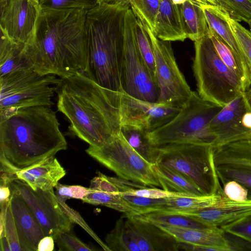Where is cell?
Wrapping results in <instances>:
<instances>
[{
    "label": "cell",
    "mask_w": 251,
    "mask_h": 251,
    "mask_svg": "<svg viewBox=\"0 0 251 251\" xmlns=\"http://www.w3.org/2000/svg\"><path fill=\"white\" fill-rule=\"evenodd\" d=\"M86 13L82 9L41 8L32 38L25 45L32 69L61 78L85 71Z\"/></svg>",
    "instance_id": "obj_1"
},
{
    "label": "cell",
    "mask_w": 251,
    "mask_h": 251,
    "mask_svg": "<svg viewBox=\"0 0 251 251\" xmlns=\"http://www.w3.org/2000/svg\"><path fill=\"white\" fill-rule=\"evenodd\" d=\"M51 106L0 110V162L15 173L67 148Z\"/></svg>",
    "instance_id": "obj_2"
},
{
    "label": "cell",
    "mask_w": 251,
    "mask_h": 251,
    "mask_svg": "<svg viewBox=\"0 0 251 251\" xmlns=\"http://www.w3.org/2000/svg\"><path fill=\"white\" fill-rule=\"evenodd\" d=\"M57 110L68 119L72 134L100 147L121 126L120 92L99 85L82 73L61 78L56 86Z\"/></svg>",
    "instance_id": "obj_3"
},
{
    "label": "cell",
    "mask_w": 251,
    "mask_h": 251,
    "mask_svg": "<svg viewBox=\"0 0 251 251\" xmlns=\"http://www.w3.org/2000/svg\"><path fill=\"white\" fill-rule=\"evenodd\" d=\"M129 8L100 4L87 10L86 76L101 86L122 92L121 68L125 47V16Z\"/></svg>",
    "instance_id": "obj_4"
},
{
    "label": "cell",
    "mask_w": 251,
    "mask_h": 251,
    "mask_svg": "<svg viewBox=\"0 0 251 251\" xmlns=\"http://www.w3.org/2000/svg\"><path fill=\"white\" fill-rule=\"evenodd\" d=\"M194 45L193 70L201 98L224 107L245 93L240 80L222 60L209 34Z\"/></svg>",
    "instance_id": "obj_5"
},
{
    "label": "cell",
    "mask_w": 251,
    "mask_h": 251,
    "mask_svg": "<svg viewBox=\"0 0 251 251\" xmlns=\"http://www.w3.org/2000/svg\"><path fill=\"white\" fill-rule=\"evenodd\" d=\"M223 107L203 99L192 91L177 114L166 124L148 132L149 138L154 146L187 143L213 147L215 139L209 126Z\"/></svg>",
    "instance_id": "obj_6"
},
{
    "label": "cell",
    "mask_w": 251,
    "mask_h": 251,
    "mask_svg": "<svg viewBox=\"0 0 251 251\" xmlns=\"http://www.w3.org/2000/svg\"><path fill=\"white\" fill-rule=\"evenodd\" d=\"M156 163L184 176L204 195H225L220 185L209 145L172 143L156 146Z\"/></svg>",
    "instance_id": "obj_7"
},
{
    "label": "cell",
    "mask_w": 251,
    "mask_h": 251,
    "mask_svg": "<svg viewBox=\"0 0 251 251\" xmlns=\"http://www.w3.org/2000/svg\"><path fill=\"white\" fill-rule=\"evenodd\" d=\"M60 81L55 75H43L26 69L0 77V110L53 105L52 98Z\"/></svg>",
    "instance_id": "obj_8"
},
{
    "label": "cell",
    "mask_w": 251,
    "mask_h": 251,
    "mask_svg": "<svg viewBox=\"0 0 251 251\" xmlns=\"http://www.w3.org/2000/svg\"><path fill=\"white\" fill-rule=\"evenodd\" d=\"M86 151L120 178L147 186L161 187L153 164L130 146L120 131L102 146H89Z\"/></svg>",
    "instance_id": "obj_9"
},
{
    "label": "cell",
    "mask_w": 251,
    "mask_h": 251,
    "mask_svg": "<svg viewBox=\"0 0 251 251\" xmlns=\"http://www.w3.org/2000/svg\"><path fill=\"white\" fill-rule=\"evenodd\" d=\"M136 17L130 8L126 13L125 47L121 68L122 92L142 100L157 102L160 90L153 75L143 59L137 45Z\"/></svg>",
    "instance_id": "obj_10"
},
{
    "label": "cell",
    "mask_w": 251,
    "mask_h": 251,
    "mask_svg": "<svg viewBox=\"0 0 251 251\" xmlns=\"http://www.w3.org/2000/svg\"><path fill=\"white\" fill-rule=\"evenodd\" d=\"M144 25L154 56L155 77L160 90L157 102L182 106L192 91L178 67L171 42L158 39L148 26Z\"/></svg>",
    "instance_id": "obj_11"
},
{
    "label": "cell",
    "mask_w": 251,
    "mask_h": 251,
    "mask_svg": "<svg viewBox=\"0 0 251 251\" xmlns=\"http://www.w3.org/2000/svg\"><path fill=\"white\" fill-rule=\"evenodd\" d=\"M38 221L45 236L53 238L62 231H70L73 222L63 211L53 189L33 190L23 181L12 182Z\"/></svg>",
    "instance_id": "obj_12"
},
{
    "label": "cell",
    "mask_w": 251,
    "mask_h": 251,
    "mask_svg": "<svg viewBox=\"0 0 251 251\" xmlns=\"http://www.w3.org/2000/svg\"><path fill=\"white\" fill-rule=\"evenodd\" d=\"M182 106L150 102L120 92L121 124L142 128L148 132L166 124L179 112Z\"/></svg>",
    "instance_id": "obj_13"
},
{
    "label": "cell",
    "mask_w": 251,
    "mask_h": 251,
    "mask_svg": "<svg viewBox=\"0 0 251 251\" xmlns=\"http://www.w3.org/2000/svg\"><path fill=\"white\" fill-rule=\"evenodd\" d=\"M40 10L39 0L0 1V31L14 42L27 44L32 38Z\"/></svg>",
    "instance_id": "obj_14"
},
{
    "label": "cell",
    "mask_w": 251,
    "mask_h": 251,
    "mask_svg": "<svg viewBox=\"0 0 251 251\" xmlns=\"http://www.w3.org/2000/svg\"><path fill=\"white\" fill-rule=\"evenodd\" d=\"M249 109L244 93L222 108L209 126L210 132L215 139L213 149L251 139V130L243 122L244 113Z\"/></svg>",
    "instance_id": "obj_15"
},
{
    "label": "cell",
    "mask_w": 251,
    "mask_h": 251,
    "mask_svg": "<svg viewBox=\"0 0 251 251\" xmlns=\"http://www.w3.org/2000/svg\"><path fill=\"white\" fill-rule=\"evenodd\" d=\"M127 229L140 251H178V241L139 214H124Z\"/></svg>",
    "instance_id": "obj_16"
},
{
    "label": "cell",
    "mask_w": 251,
    "mask_h": 251,
    "mask_svg": "<svg viewBox=\"0 0 251 251\" xmlns=\"http://www.w3.org/2000/svg\"><path fill=\"white\" fill-rule=\"evenodd\" d=\"M10 204L22 251H37L45 235L38 221L12 182Z\"/></svg>",
    "instance_id": "obj_17"
},
{
    "label": "cell",
    "mask_w": 251,
    "mask_h": 251,
    "mask_svg": "<svg viewBox=\"0 0 251 251\" xmlns=\"http://www.w3.org/2000/svg\"><path fill=\"white\" fill-rule=\"evenodd\" d=\"M175 214L188 216L209 227L221 228L251 215V199L237 201L226 197L220 206Z\"/></svg>",
    "instance_id": "obj_18"
},
{
    "label": "cell",
    "mask_w": 251,
    "mask_h": 251,
    "mask_svg": "<svg viewBox=\"0 0 251 251\" xmlns=\"http://www.w3.org/2000/svg\"><path fill=\"white\" fill-rule=\"evenodd\" d=\"M153 223L171 234L178 242L208 247L215 251H230L224 231L221 228H183L165 224Z\"/></svg>",
    "instance_id": "obj_19"
},
{
    "label": "cell",
    "mask_w": 251,
    "mask_h": 251,
    "mask_svg": "<svg viewBox=\"0 0 251 251\" xmlns=\"http://www.w3.org/2000/svg\"><path fill=\"white\" fill-rule=\"evenodd\" d=\"M153 33L163 41H184L187 38L181 4L160 0Z\"/></svg>",
    "instance_id": "obj_20"
},
{
    "label": "cell",
    "mask_w": 251,
    "mask_h": 251,
    "mask_svg": "<svg viewBox=\"0 0 251 251\" xmlns=\"http://www.w3.org/2000/svg\"><path fill=\"white\" fill-rule=\"evenodd\" d=\"M18 179L29 185L33 190L43 191L53 189L58 181L66 175V171L54 157L26 169L17 171Z\"/></svg>",
    "instance_id": "obj_21"
},
{
    "label": "cell",
    "mask_w": 251,
    "mask_h": 251,
    "mask_svg": "<svg viewBox=\"0 0 251 251\" xmlns=\"http://www.w3.org/2000/svg\"><path fill=\"white\" fill-rule=\"evenodd\" d=\"M202 7L209 27L226 43L243 70L251 77L244 52L231 27L228 13L219 6L204 5Z\"/></svg>",
    "instance_id": "obj_22"
},
{
    "label": "cell",
    "mask_w": 251,
    "mask_h": 251,
    "mask_svg": "<svg viewBox=\"0 0 251 251\" xmlns=\"http://www.w3.org/2000/svg\"><path fill=\"white\" fill-rule=\"evenodd\" d=\"M25 45L11 41L0 31V77L22 70L32 69L25 51Z\"/></svg>",
    "instance_id": "obj_23"
},
{
    "label": "cell",
    "mask_w": 251,
    "mask_h": 251,
    "mask_svg": "<svg viewBox=\"0 0 251 251\" xmlns=\"http://www.w3.org/2000/svg\"><path fill=\"white\" fill-rule=\"evenodd\" d=\"M226 197L220 194L195 197H176L166 198L167 202L158 212L175 214L201 210L222 205Z\"/></svg>",
    "instance_id": "obj_24"
},
{
    "label": "cell",
    "mask_w": 251,
    "mask_h": 251,
    "mask_svg": "<svg viewBox=\"0 0 251 251\" xmlns=\"http://www.w3.org/2000/svg\"><path fill=\"white\" fill-rule=\"evenodd\" d=\"M152 167L163 189L196 196L204 195L193 181L182 174L157 163Z\"/></svg>",
    "instance_id": "obj_25"
},
{
    "label": "cell",
    "mask_w": 251,
    "mask_h": 251,
    "mask_svg": "<svg viewBox=\"0 0 251 251\" xmlns=\"http://www.w3.org/2000/svg\"><path fill=\"white\" fill-rule=\"evenodd\" d=\"M181 8L187 38L195 42L208 34L209 25L202 6L186 0Z\"/></svg>",
    "instance_id": "obj_26"
},
{
    "label": "cell",
    "mask_w": 251,
    "mask_h": 251,
    "mask_svg": "<svg viewBox=\"0 0 251 251\" xmlns=\"http://www.w3.org/2000/svg\"><path fill=\"white\" fill-rule=\"evenodd\" d=\"M120 131L130 146L148 162L156 163V146H153L148 137V132L138 126L122 125Z\"/></svg>",
    "instance_id": "obj_27"
},
{
    "label": "cell",
    "mask_w": 251,
    "mask_h": 251,
    "mask_svg": "<svg viewBox=\"0 0 251 251\" xmlns=\"http://www.w3.org/2000/svg\"><path fill=\"white\" fill-rule=\"evenodd\" d=\"M209 35L222 60L240 80L245 91L251 87V77L243 70L232 50L212 28L209 27Z\"/></svg>",
    "instance_id": "obj_28"
},
{
    "label": "cell",
    "mask_w": 251,
    "mask_h": 251,
    "mask_svg": "<svg viewBox=\"0 0 251 251\" xmlns=\"http://www.w3.org/2000/svg\"><path fill=\"white\" fill-rule=\"evenodd\" d=\"M105 244L110 251H140L127 229L125 215L116 221L114 228L107 235Z\"/></svg>",
    "instance_id": "obj_29"
},
{
    "label": "cell",
    "mask_w": 251,
    "mask_h": 251,
    "mask_svg": "<svg viewBox=\"0 0 251 251\" xmlns=\"http://www.w3.org/2000/svg\"><path fill=\"white\" fill-rule=\"evenodd\" d=\"M81 200L93 205H104L125 214H141L139 210L131 206L120 195L92 190Z\"/></svg>",
    "instance_id": "obj_30"
},
{
    "label": "cell",
    "mask_w": 251,
    "mask_h": 251,
    "mask_svg": "<svg viewBox=\"0 0 251 251\" xmlns=\"http://www.w3.org/2000/svg\"><path fill=\"white\" fill-rule=\"evenodd\" d=\"M139 215L152 223L165 224L177 227L197 229L212 227L208 226L190 217L182 214L151 212Z\"/></svg>",
    "instance_id": "obj_31"
},
{
    "label": "cell",
    "mask_w": 251,
    "mask_h": 251,
    "mask_svg": "<svg viewBox=\"0 0 251 251\" xmlns=\"http://www.w3.org/2000/svg\"><path fill=\"white\" fill-rule=\"evenodd\" d=\"M215 167L223 184L229 180H235L248 189L249 199H251V167L232 165H216Z\"/></svg>",
    "instance_id": "obj_32"
},
{
    "label": "cell",
    "mask_w": 251,
    "mask_h": 251,
    "mask_svg": "<svg viewBox=\"0 0 251 251\" xmlns=\"http://www.w3.org/2000/svg\"><path fill=\"white\" fill-rule=\"evenodd\" d=\"M160 0H132L130 8L135 16L154 32Z\"/></svg>",
    "instance_id": "obj_33"
},
{
    "label": "cell",
    "mask_w": 251,
    "mask_h": 251,
    "mask_svg": "<svg viewBox=\"0 0 251 251\" xmlns=\"http://www.w3.org/2000/svg\"><path fill=\"white\" fill-rule=\"evenodd\" d=\"M135 31L137 45L140 53L150 71L155 76L154 56L151 41L143 24L136 17Z\"/></svg>",
    "instance_id": "obj_34"
},
{
    "label": "cell",
    "mask_w": 251,
    "mask_h": 251,
    "mask_svg": "<svg viewBox=\"0 0 251 251\" xmlns=\"http://www.w3.org/2000/svg\"><path fill=\"white\" fill-rule=\"evenodd\" d=\"M218 6L226 11L230 18L237 22L248 23L251 20V0H216Z\"/></svg>",
    "instance_id": "obj_35"
},
{
    "label": "cell",
    "mask_w": 251,
    "mask_h": 251,
    "mask_svg": "<svg viewBox=\"0 0 251 251\" xmlns=\"http://www.w3.org/2000/svg\"><path fill=\"white\" fill-rule=\"evenodd\" d=\"M4 236L9 243L11 251H22L11 210L10 200L7 205L4 225L0 227V237Z\"/></svg>",
    "instance_id": "obj_36"
},
{
    "label": "cell",
    "mask_w": 251,
    "mask_h": 251,
    "mask_svg": "<svg viewBox=\"0 0 251 251\" xmlns=\"http://www.w3.org/2000/svg\"><path fill=\"white\" fill-rule=\"evenodd\" d=\"M121 196L131 206L139 210L140 214L160 211L167 202L166 198L151 199L133 196Z\"/></svg>",
    "instance_id": "obj_37"
},
{
    "label": "cell",
    "mask_w": 251,
    "mask_h": 251,
    "mask_svg": "<svg viewBox=\"0 0 251 251\" xmlns=\"http://www.w3.org/2000/svg\"><path fill=\"white\" fill-rule=\"evenodd\" d=\"M59 251H92L95 250L82 242L70 231H62L53 238Z\"/></svg>",
    "instance_id": "obj_38"
},
{
    "label": "cell",
    "mask_w": 251,
    "mask_h": 251,
    "mask_svg": "<svg viewBox=\"0 0 251 251\" xmlns=\"http://www.w3.org/2000/svg\"><path fill=\"white\" fill-rule=\"evenodd\" d=\"M120 195L146 197L151 199H164L176 197H195L192 195L160 189L142 184L139 188L130 190Z\"/></svg>",
    "instance_id": "obj_39"
},
{
    "label": "cell",
    "mask_w": 251,
    "mask_h": 251,
    "mask_svg": "<svg viewBox=\"0 0 251 251\" xmlns=\"http://www.w3.org/2000/svg\"><path fill=\"white\" fill-rule=\"evenodd\" d=\"M41 8L53 9H82L89 10L98 4L96 0H39Z\"/></svg>",
    "instance_id": "obj_40"
},
{
    "label": "cell",
    "mask_w": 251,
    "mask_h": 251,
    "mask_svg": "<svg viewBox=\"0 0 251 251\" xmlns=\"http://www.w3.org/2000/svg\"><path fill=\"white\" fill-rule=\"evenodd\" d=\"M54 194L58 202H65L70 199L82 200L86 195L91 192L89 188L81 185H68L59 182L54 187Z\"/></svg>",
    "instance_id": "obj_41"
},
{
    "label": "cell",
    "mask_w": 251,
    "mask_h": 251,
    "mask_svg": "<svg viewBox=\"0 0 251 251\" xmlns=\"http://www.w3.org/2000/svg\"><path fill=\"white\" fill-rule=\"evenodd\" d=\"M229 22L244 52L251 74V33L239 22L231 18Z\"/></svg>",
    "instance_id": "obj_42"
},
{
    "label": "cell",
    "mask_w": 251,
    "mask_h": 251,
    "mask_svg": "<svg viewBox=\"0 0 251 251\" xmlns=\"http://www.w3.org/2000/svg\"><path fill=\"white\" fill-rule=\"evenodd\" d=\"M227 233L251 243V215L221 228Z\"/></svg>",
    "instance_id": "obj_43"
},
{
    "label": "cell",
    "mask_w": 251,
    "mask_h": 251,
    "mask_svg": "<svg viewBox=\"0 0 251 251\" xmlns=\"http://www.w3.org/2000/svg\"><path fill=\"white\" fill-rule=\"evenodd\" d=\"M225 196L230 200L244 201L249 199V192L247 188L235 180H229L223 184Z\"/></svg>",
    "instance_id": "obj_44"
},
{
    "label": "cell",
    "mask_w": 251,
    "mask_h": 251,
    "mask_svg": "<svg viewBox=\"0 0 251 251\" xmlns=\"http://www.w3.org/2000/svg\"><path fill=\"white\" fill-rule=\"evenodd\" d=\"M98 176L93 177L89 187L92 191H101L118 195V188L109 179L108 176L97 172Z\"/></svg>",
    "instance_id": "obj_45"
},
{
    "label": "cell",
    "mask_w": 251,
    "mask_h": 251,
    "mask_svg": "<svg viewBox=\"0 0 251 251\" xmlns=\"http://www.w3.org/2000/svg\"><path fill=\"white\" fill-rule=\"evenodd\" d=\"M54 240L50 236H45L39 241L37 251H52L54 248Z\"/></svg>",
    "instance_id": "obj_46"
},
{
    "label": "cell",
    "mask_w": 251,
    "mask_h": 251,
    "mask_svg": "<svg viewBox=\"0 0 251 251\" xmlns=\"http://www.w3.org/2000/svg\"><path fill=\"white\" fill-rule=\"evenodd\" d=\"M178 251H214L212 249L193 244L191 243L178 242Z\"/></svg>",
    "instance_id": "obj_47"
},
{
    "label": "cell",
    "mask_w": 251,
    "mask_h": 251,
    "mask_svg": "<svg viewBox=\"0 0 251 251\" xmlns=\"http://www.w3.org/2000/svg\"><path fill=\"white\" fill-rule=\"evenodd\" d=\"M11 195V191L9 185H0V205L8 202Z\"/></svg>",
    "instance_id": "obj_48"
},
{
    "label": "cell",
    "mask_w": 251,
    "mask_h": 251,
    "mask_svg": "<svg viewBox=\"0 0 251 251\" xmlns=\"http://www.w3.org/2000/svg\"><path fill=\"white\" fill-rule=\"evenodd\" d=\"M132 0H96L98 4H116L124 7L130 8V4Z\"/></svg>",
    "instance_id": "obj_49"
},
{
    "label": "cell",
    "mask_w": 251,
    "mask_h": 251,
    "mask_svg": "<svg viewBox=\"0 0 251 251\" xmlns=\"http://www.w3.org/2000/svg\"><path fill=\"white\" fill-rule=\"evenodd\" d=\"M0 251H11L9 243L5 236L0 237Z\"/></svg>",
    "instance_id": "obj_50"
},
{
    "label": "cell",
    "mask_w": 251,
    "mask_h": 251,
    "mask_svg": "<svg viewBox=\"0 0 251 251\" xmlns=\"http://www.w3.org/2000/svg\"><path fill=\"white\" fill-rule=\"evenodd\" d=\"M247 103L251 110V87L244 93Z\"/></svg>",
    "instance_id": "obj_51"
},
{
    "label": "cell",
    "mask_w": 251,
    "mask_h": 251,
    "mask_svg": "<svg viewBox=\"0 0 251 251\" xmlns=\"http://www.w3.org/2000/svg\"><path fill=\"white\" fill-rule=\"evenodd\" d=\"M250 27V32L251 33V20L248 23Z\"/></svg>",
    "instance_id": "obj_52"
},
{
    "label": "cell",
    "mask_w": 251,
    "mask_h": 251,
    "mask_svg": "<svg viewBox=\"0 0 251 251\" xmlns=\"http://www.w3.org/2000/svg\"><path fill=\"white\" fill-rule=\"evenodd\" d=\"M197 1H206L207 0H196Z\"/></svg>",
    "instance_id": "obj_53"
},
{
    "label": "cell",
    "mask_w": 251,
    "mask_h": 251,
    "mask_svg": "<svg viewBox=\"0 0 251 251\" xmlns=\"http://www.w3.org/2000/svg\"><path fill=\"white\" fill-rule=\"evenodd\" d=\"M2 0H0V1H2Z\"/></svg>",
    "instance_id": "obj_54"
}]
</instances>
